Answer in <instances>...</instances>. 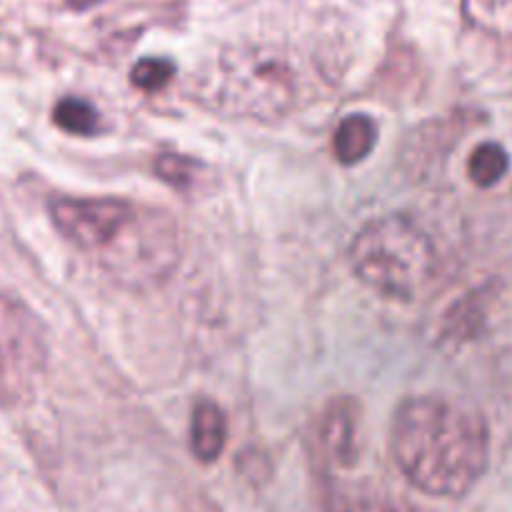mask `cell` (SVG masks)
I'll list each match as a JSON object with an SVG mask.
<instances>
[{
	"instance_id": "1",
	"label": "cell",
	"mask_w": 512,
	"mask_h": 512,
	"mask_svg": "<svg viewBox=\"0 0 512 512\" xmlns=\"http://www.w3.org/2000/svg\"><path fill=\"white\" fill-rule=\"evenodd\" d=\"M390 450L400 473L420 493L463 498L488 468V425L450 400H405L393 418Z\"/></svg>"
},
{
	"instance_id": "2",
	"label": "cell",
	"mask_w": 512,
	"mask_h": 512,
	"mask_svg": "<svg viewBox=\"0 0 512 512\" xmlns=\"http://www.w3.org/2000/svg\"><path fill=\"white\" fill-rule=\"evenodd\" d=\"M355 278L385 298L415 300L435 278L438 253L420 225L405 215L370 220L350 243Z\"/></svg>"
},
{
	"instance_id": "3",
	"label": "cell",
	"mask_w": 512,
	"mask_h": 512,
	"mask_svg": "<svg viewBox=\"0 0 512 512\" xmlns=\"http://www.w3.org/2000/svg\"><path fill=\"white\" fill-rule=\"evenodd\" d=\"M93 260L123 288H153L180 260L178 223L165 210L135 205L128 223Z\"/></svg>"
},
{
	"instance_id": "4",
	"label": "cell",
	"mask_w": 512,
	"mask_h": 512,
	"mask_svg": "<svg viewBox=\"0 0 512 512\" xmlns=\"http://www.w3.org/2000/svg\"><path fill=\"white\" fill-rule=\"evenodd\" d=\"M48 338L23 303L0 295V403L28 400L48 370Z\"/></svg>"
},
{
	"instance_id": "5",
	"label": "cell",
	"mask_w": 512,
	"mask_h": 512,
	"mask_svg": "<svg viewBox=\"0 0 512 512\" xmlns=\"http://www.w3.org/2000/svg\"><path fill=\"white\" fill-rule=\"evenodd\" d=\"M133 213L135 203L123 198H60L50 203L58 233L90 258L105 250Z\"/></svg>"
},
{
	"instance_id": "6",
	"label": "cell",
	"mask_w": 512,
	"mask_h": 512,
	"mask_svg": "<svg viewBox=\"0 0 512 512\" xmlns=\"http://www.w3.org/2000/svg\"><path fill=\"white\" fill-rule=\"evenodd\" d=\"M228 443V420L215 403L195 405L193 420H190V448L200 463H215L223 455Z\"/></svg>"
},
{
	"instance_id": "7",
	"label": "cell",
	"mask_w": 512,
	"mask_h": 512,
	"mask_svg": "<svg viewBox=\"0 0 512 512\" xmlns=\"http://www.w3.org/2000/svg\"><path fill=\"white\" fill-rule=\"evenodd\" d=\"M378 128L368 115H348L340 120L333 135V153L343 165H358L373 153Z\"/></svg>"
},
{
	"instance_id": "8",
	"label": "cell",
	"mask_w": 512,
	"mask_h": 512,
	"mask_svg": "<svg viewBox=\"0 0 512 512\" xmlns=\"http://www.w3.org/2000/svg\"><path fill=\"white\" fill-rule=\"evenodd\" d=\"M53 120L63 133L80 135V138H90V135L98 133L100 128L98 110H95L88 100L80 98L58 100V105L53 108Z\"/></svg>"
},
{
	"instance_id": "9",
	"label": "cell",
	"mask_w": 512,
	"mask_h": 512,
	"mask_svg": "<svg viewBox=\"0 0 512 512\" xmlns=\"http://www.w3.org/2000/svg\"><path fill=\"white\" fill-rule=\"evenodd\" d=\"M510 160L508 153L503 150V145L498 143H483L473 150L468 163L470 180L480 188H493L495 183L503 180V175L508 173Z\"/></svg>"
},
{
	"instance_id": "10",
	"label": "cell",
	"mask_w": 512,
	"mask_h": 512,
	"mask_svg": "<svg viewBox=\"0 0 512 512\" xmlns=\"http://www.w3.org/2000/svg\"><path fill=\"white\" fill-rule=\"evenodd\" d=\"M465 13L490 33H512V0H465Z\"/></svg>"
},
{
	"instance_id": "11",
	"label": "cell",
	"mask_w": 512,
	"mask_h": 512,
	"mask_svg": "<svg viewBox=\"0 0 512 512\" xmlns=\"http://www.w3.org/2000/svg\"><path fill=\"white\" fill-rule=\"evenodd\" d=\"M175 75V65L165 58H143L133 65L130 70V83L140 90H153L165 88V85L173 80Z\"/></svg>"
},
{
	"instance_id": "12",
	"label": "cell",
	"mask_w": 512,
	"mask_h": 512,
	"mask_svg": "<svg viewBox=\"0 0 512 512\" xmlns=\"http://www.w3.org/2000/svg\"><path fill=\"white\" fill-rule=\"evenodd\" d=\"M155 173H158L160 180H165V183L175 185V188H185V185L193 180L195 163L183 158V155H160V158L155 160Z\"/></svg>"
},
{
	"instance_id": "13",
	"label": "cell",
	"mask_w": 512,
	"mask_h": 512,
	"mask_svg": "<svg viewBox=\"0 0 512 512\" xmlns=\"http://www.w3.org/2000/svg\"><path fill=\"white\" fill-rule=\"evenodd\" d=\"M325 443L333 450L335 458L353 453V418L350 415L338 413L328 418V430H325Z\"/></svg>"
},
{
	"instance_id": "14",
	"label": "cell",
	"mask_w": 512,
	"mask_h": 512,
	"mask_svg": "<svg viewBox=\"0 0 512 512\" xmlns=\"http://www.w3.org/2000/svg\"><path fill=\"white\" fill-rule=\"evenodd\" d=\"M353 512H380V510H353Z\"/></svg>"
}]
</instances>
